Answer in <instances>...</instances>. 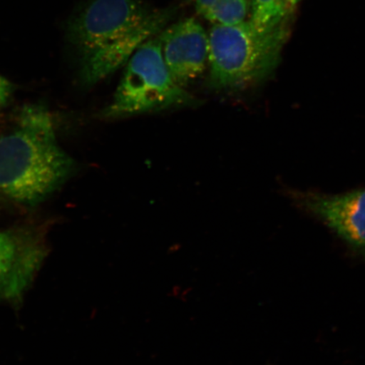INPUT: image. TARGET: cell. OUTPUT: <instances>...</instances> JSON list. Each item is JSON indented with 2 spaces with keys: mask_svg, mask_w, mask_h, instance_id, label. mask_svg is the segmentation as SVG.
<instances>
[{
  "mask_svg": "<svg viewBox=\"0 0 365 365\" xmlns=\"http://www.w3.org/2000/svg\"><path fill=\"white\" fill-rule=\"evenodd\" d=\"M76 163L59 145L52 113L27 103L0 135V195L34 207L61 189Z\"/></svg>",
  "mask_w": 365,
  "mask_h": 365,
  "instance_id": "6da1fadb",
  "label": "cell"
},
{
  "mask_svg": "<svg viewBox=\"0 0 365 365\" xmlns=\"http://www.w3.org/2000/svg\"><path fill=\"white\" fill-rule=\"evenodd\" d=\"M170 12L153 11L139 0H93L68 22L67 34L78 58L81 81L94 86L159 34Z\"/></svg>",
  "mask_w": 365,
  "mask_h": 365,
  "instance_id": "7a4b0ae2",
  "label": "cell"
},
{
  "mask_svg": "<svg viewBox=\"0 0 365 365\" xmlns=\"http://www.w3.org/2000/svg\"><path fill=\"white\" fill-rule=\"evenodd\" d=\"M289 34H259L248 21L212 26L209 31L210 88L238 93L266 81L277 68Z\"/></svg>",
  "mask_w": 365,
  "mask_h": 365,
  "instance_id": "3957f363",
  "label": "cell"
},
{
  "mask_svg": "<svg viewBox=\"0 0 365 365\" xmlns=\"http://www.w3.org/2000/svg\"><path fill=\"white\" fill-rule=\"evenodd\" d=\"M200 103L170 74L162 53L159 35L140 46L126 63L110 103L103 109V120L195 106Z\"/></svg>",
  "mask_w": 365,
  "mask_h": 365,
  "instance_id": "277c9868",
  "label": "cell"
},
{
  "mask_svg": "<svg viewBox=\"0 0 365 365\" xmlns=\"http://www.w3.org/2000/svg\"><path fill=\"white\" fill-rule=\"evenodd\" d=\"M290 195L300 208L334 232L354 255L365 258V188L336 195L292 190Z\"/></svg>",
  "mask_w": 365,
  "mask_h": 365,
  "instance_id": "5b68a950",
  "label": "cell"
},
{
  "mask_svg": "<svg viewBox=\"0 0 365 365\" xmlns=\"http://www.w3.org/2000/svg\"><path fill=\"white\" fill-rule=\"evenodd\" d=\"M164 61L173 78L187 88L209 65V34L193 17L185 18L159 34Z\"/></svg>",
  "mask_w": 365,
  "mask_h": 365,
  "instance_id": "8992f818",
  "label": "cell"
},
{
  "mask_svg": "<svg viewBox=\"0 0 365 365\" xmlns=\"http://www.w3.org/2000/svg\"><path fill=\"white\" fill-rule=\"evenodd\" d=\"M44 250L34 237L0 232V299H19L33 281Z\"/></svg>",
  "mask_w": 365,
  "mask_h": 365,
  "instance_id": "52a82bcc",
  "label": "cell"
},
{
  "mask_svg": "<svg viewBox=\"0 0 365 365\" xmlns=\"http://www.w3.org/2000/svg\"><path fill=\"white\" fill-rule=\"evenodd\" d=\"M302 0H251L249 23L262 34L290 31L297 7Z\"/></svg>",
  "mask_w": 365,
  "mask_h": 365,
  "instance_id": "ba28073f",
  "label": "cell"
},
{
  "mask_svg": "<svg viewBox=\"0 0 365 365\" xmlns=\"http://www.w3.org/2000/svg\"><path fill=\"white\" fill-rule=\"evenodd\" d=\"M195 11L212 26L240 24L250 15L249 0H195Z\"/></svg>",
  "mask_w": 365,
  "mask_h": 365,
  "instance_id": "9c48e42d",
  "label": "cell"
},
{
  "mask_svg": "<svg viewBox=\"0 0 365 365\" xmlns=\"http://www.w3.org/2000/svg\"><path fill=\"white\" fill-rule=\"evenodd\" d=\"M15 91V86L10 81L0 76V111L10 103Z\"/></svg>",
  "mask_w": 365,
  "mask_h": 365,
  "instance_id": "30bf717a",
  "label": "cell"
}]
</instances>
